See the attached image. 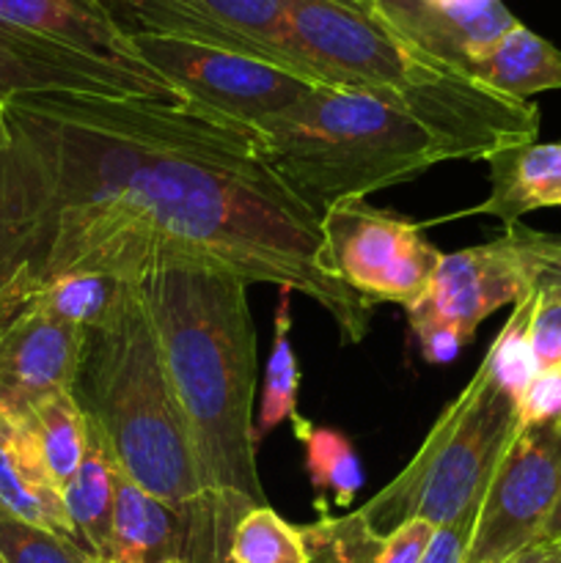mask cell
<instances>
[{
    "label": "cell",
    "mask_w": 561,
    "mask_h": 563,
    "mask_svg": "<svg viewBox=\"0 0 561 563\" xmlns=\"http://www.w3.org/2000/svg\"><path fill=\"white\" fill-rule=\"evenodd\" d=\"M0 143V317L69 273L138 280L160 264L226 267L308 297L344 344L372 306L324 262L319 214L262 143L185 102L16 93Z\"/></svg>",
    "instance_id": "obj_1"
},
{
    "label": "cell",
    "mask_w": 561,
    "mask_h": 563,
    "mask_svg": "<svg viewBox=\"0 0 561 563\" xmlns=\"http://www.w3.org/2000/svg\"><path fill=\"white\" fill-rule=\"evenodd\" d=\"M242 275L212 264L174 262L138 278L170 388L185 416L207 487L256 509L264 487L256 467V324Z\"/></svg>",
    "instance_id": "obj_2"
},
{
    "label": "cell",
    "mask_w": 561,
    "mask_h": 563,
    "mask_svg": "<svg viewBox=\"0 0 561 563\" xmlns=\"http://www.w3.org/2000/svg\"><path fill=\"white\" fill-rule=\"evenodd\" d=\"M72 394L102 429L119 471L148 495L176 509L251 511L204 482L138 280L108 322L86 330Z\"/></svg>",
    "instance_id": "obj_3"
},
{
    "label": "cell",
    "mask_w": 561,
    "mask_h": 563,
    "mask_svg": "<svg viewBox=\"0 0 561 563\" xmlns=\"http://www.w3.org/2000/svg\"><path fill=\"white\" fill-rule=\"evenodd\" d=\"M270 168L322 218L330 207L361 201L416 179L446 152L421 124L369 93L314 86L262 132Z\"/></svg>",
    "instance_id": "obj_4"
},
{
    "label": "cell",
    "mask_w": 561,
    "mask_h": 563,
    "mask_svg": "<svg viewBox=\"0 0 561 563\" xmlns=\"http://www.w3.org/2000/svg\"><path fill=\"white\" fill-rule=\"evenodd\" d=\"M517 429V401L479 363L413 460L355 515L383 537L413 520L432 528L457 520L479 506Z\"/></svg>",
    "instance_id": "obj_5"
},
{
    "label": "cell",
    "mask_w": 561,
    "mask_h": 563,
    "mask_svg": "<svg viewBox=\"0 0 561 563\" xmlns=\"http://www.w3.org/2000/svg\"><path fill=\"white\" fill-rule=\"evenodd\" d=\"M132 47L143 64L179 91L185 104L251 132L258 143L262 132L278 115H284L308 88L319 86L284 66L209 44L135 36Z\"/></svg>",
    "instance_id": "obj_6"
},
{
    "label": "cell",
    "mask_w": 561,
    "mask_h": 563,
    "mask_svg": "<svg viewBox=\"0 0 561 563\" xmlns=\"http://www.w3.org/2000/svg\"><path fill=\"white\" fill-rule=\"evenodd\" d=\"M324 262L369 306L394 302L410 311L421 302L443 253L413 220L361 201L330 207L319 218Z\"/></svg>",
    "instance_id": "obj_7"
},
{
    "label": "cell",
    "mask_w": 561,
    "mask_h": 563,
    "mask_svg": "<svg viewBox=\"0 0 561 563\" xmlns=\"http://www.w3.org/2000/svg\"><path fill=\"white\" fill-rule=\"evenodd\" d=\"M550 240L553 234L512 223L498 240L443 253L427 295L407 311L413 333L443 328L471 344L476 328L490 313L509 302L515 306L537 289Z\"/></svg>",
    "instance_id": "obj_8"
},
{
    "label": "cell",
    "mask_w": 561,
    "mask_h": 563,
    "mask_svg": "<svg viewBox=\"0 0 561 563\" xmlns=\"http://www.w3.org/2000/svg\"><path fill=\"white\" fill-rule=\"evenodd\" d=\"M561 498V421L517 429L482 500L465 563H506L534 544Z\"/></svg>",
    "instance_id": "obj_9"
},
{
    "label": "cell",
    "mask_w": 561,
    "mask_h": 563,
    "mask_svg": "<svg viewBox=\"0 0 561 563\" xmlns=\"http://www.w3.org/2000/svg\"><path fill=\"white\" fill-rule=\"evenodd\" d=\"M97 3L130 42L135 36L179 38V42L253 55L267 64L297 71L284 49L286 0H97Z\"/></svg>",
    "instance_id": "obj_10"
},
{
    "label": "cell",
    "mask_w": 561,
    "mask_h": 563,
    "mask_svg": "<svg viewBox=\"0 0 561 563\" xmlns=\"http://www.w3.org/2000/svg\"><path fill=\"white\" fill-rule=\"evenodd\" d=\"M242 517L229 509H176L132 484L116 482L108 563H229Z\"/></svg>",
    "instance_id": "obj_11"
},
{
    "label": "cell",
    "mask_w": 561,
    "mask_h": 563,
    "mask_svg": "<svg viewBox=\"0 0 561 563\" xmlns=\"http://www.w3.org/2000/svg\"><path fill=\"white\" fill-rule=\"evenodd\" d=\"M86 330L25 302L0 317V418L25 421L42 401L75 390Z\"/></svg>",
    "instance_id": "obj_12"
},
{
    "label": "cell",
    "mask_w": 561,
    "mask_h": 563,
    "mask_svg": "<svg viewBox=\"0 0 561 563\" xmlns=\"http://www.w3.org/2000/svg\"><path fill=\"white\" fill-rule=\"evenodd\" d=\"M374 14L407 47L465 75L520 22L504 0H374Z\"/></svg>",
    "instance_id": "obj_13"
},
{
    "label": "cell",
    "mask_w": 561,
    "mask_h": 563,
    "mask_svg": "<svg viewBox=\"0 0 561 563\" xmlns=\"http://www.w3.org/2000/svg\"><path fill=\"white\" fill-rule=\"evenodd\" d=\"M0 36L64 44L121 64L146 66L97 0H0Z\"/></svg>",
    "instance_id": "obj_14"
},
{
    "label": "cell",
    "mask_w": 561,
    "mask_h": 563,
    "mask_svg": "<svg viewBox=\"0 0 561 563\" xmlns=\"http://www.w3.org/2000/svg\"><path fill=\"white\" fill-rule=\"evenodd\" d=\"M490 196L482 203L443 220L468 218V214H490L504 225L520 223L522 214L537 209L561 207V141L559 143H526V146L504 148L487 159Z\"/></svg>",
    "instance_id": "obj_15"
},
{
    "label": "cell",
    "mask_w": 561,
    "mask_h": 563,
    "mask_svg": "<svg viewBox=\"0 0 561 563\" xmlns=\"http://www.w3.org/2000/svg\"><path fill=\"white\" fill-rule=\"evenodd\" d=\"M0 506L31 526L75 539L64 493L44 467L25 421L0 418ZM80 544V542H77Z\"/></svg>",
    "instance_id": "obj_16"
},
{
    "label": "cell",
    "mask_w": 561,
    "mask_h": 563,
    "mask_svg": "<svg viewBox=\"0 0 561 563\" xmlns=\"http://www.w3.org/2000/svg\"><path fill=\"white\" fill-rule=\"evenodd\" d=\"M435 528L413 520L391 533H374L355 511L344 517H319L300 528L308 563H421Z\"/></svg>",
    "instance_id": "obj_17"
},
{
    "label": "cell",
    "mask_w": 561,
    "mask_h": 563,
    "mask_svg": "<svg viewBox=\"0 0 561 563\" xmlns=\"http://www.w3.org/2000/svg\"><path fill=\"white\" fill-rule=\"evenodd\" d=\"M88 418V416H86ZM119 465L105 440L102 429L88 418V449L82 465L64 487V506L69 515L75 537L82 550L97 561L108 559L110 539H113L116 515V482Z\"/></svg>",
    "instance_id": "obj_18"
},
{
    "label": "cell",
    "mask_w": 561,
    "mask_h": 563,
    "mask_svg": "<svg viewBox=\"0 0 561 563\" xmlns=\"http://www.w3.org/2000/svg\"><path fill=\"white\" fill-rule=\"evenodd\" d=\"M471 77L512 99L561 88V49L522 22L504 33L476 64Z\"/></svg>",
    "instance_id": "obj_19"
},
{
    "label": "cell",
    "mask_w": 561,
    "mask_h": 563,
    "mask_svg": "<svg viewBox=\"0 0 561 563\" xmlns=\"http://www.w3.org/2000/svg\"><path fill=\"white\" fill-rule=\"evenodd\" d=\"M306 451V473L311 482L317 509L328 515L330 506H350L363 487V465L346 434L330 427H314L302 418L295 427Z\"/></svg>",
    "instance_id": "obj_20"
},
{
    "label": "cell",
    "mask_w": 561,
    "mask_h": 563,
    "mask_svg": "<svg viewBox=\"0 0 561 563\" xmlns=\"http://www.w3.org/2000/svg\"><path fill=\"white\" fill-rule=\"evenodd\" d=\"M44 467L64 493L66 484L82 465L88 449V418L75 394H58L42 401L25 418Z\"/></svg>",
    "instance_id": "obj_21"
},
{
    "label": "cell",
    "mask_w": 561,
    "mask_h": 563,
    "mask_svg": "<svg viewBox=\"0 0 561 563\" xmlns=\"http://www.w3.org/2000/svg\"><path fill=\"white\" fill-rule=\"evenodd\" d=\"M292 289H280L278 311H275L273 346H270L267 366H264L262 385V405H258V418L253 421V440L256 445L267 438L273 429L289 421L292 427H300L302 418L297 412V390H300V368H297L295 346H292V313L289 297Z\"/></svg>",
    "instance_id": "obj_22"
},
{
    "label": "cell",
    "mask_w": 561,
    "mask_h": 563,
    "mask_svg": "<svg viewBox=\"0 0 561 563\" xmlns=\"http://www.w3.org/2000/svg\"><path fill=\"white\" fill-rule=\"evenodd\" d=\"M130 284H135V280H121L102 273H69L50 280L25 302H33V306L44 308V311L55 313V317L66 319L77 328L91 330L113 317Z\"/></svg>",
    "instance_id": "obj_23"
},
{
    "label": "cell",
    "mask_w": 561,
    "mask_h": 563,
    "mask_svg": "<svg viewBox=\"0 0 561 563\" xmlns=\"http://www.w3.org/2000/svg\"><path fill=\"white\" fill-rule=\"evenodd\" d=\"M229 563H308L300 528L289 526L267 504L240 520L231 542Z\"/></svg>",
    "instance_id": "obj_24"
},
{
    "label": "cell",
    "mask_w": 561,
    "mask_h": 563,
    "mask_svg": "<svg viewBox=\"0 0 561 563\" xmlns=\"http://www.w3.org/2000/svg\"><path fill=\"white\" fill-rule=\"evenodd\" d=\"M534 302H537V289L531 295H526L522 300L515 302L509 319L501 328L498 339L493 341V346L484 355V366H487L490 377L512 396V399H520L522 390L534 383V377L539 374L537 361H534L531 352V339H528V328H531V313Z\"/></svg>",
    "instance_id": "obj_25"
},
{
    "label": "cell",
    "mask_w": 561,
    "mask_h": 563,
    "mask_svg": "<svg viewBox=\"0 0 561 563\" xmlns=\"http://www.w3.org/2000/svg\"><path fill=\"white\" fill-rule=\"evenodd\" d=\"M0 561L3 563H99L75 539L31 526L0 506Z\"/></svg>",
    "instance_id": "obj_26"
},
{
    "label": "cell",
    "mask_w": 561,
    "mask_h": 563,
    "mask_svg": "<svg viewBox=\"0 0 561 563\" xmlns=\"http://www.w3.org/2000/svg\"><path fill=\"white\" fill-rule=\"evenodd\" d=\"M528 339L539 374H561V295L537 291Z\"/></svg>",
    "instance_id": "obj_27"
},
{
    "label": "cell",
    "mask_w": 561,
    "mask_h": 563,
    "mask_svg": "<svg viewBox=\"0 0 561 563\" xmlns=\"http://www.w3.org/2000/svg\"><path fill=\"white\" fill-rule=\"evenodd\" d=\"M476 509L465 511L457 520L446 522V526H438L429 537L427 548H424L421 563H465L468 548H471L473 526H476Z\"/></svg>",
    "instance_id": "obj_28"
},
{
    "label": "cell",
    "mask_w": 561,
    "mask_h": 563,
    "mask_svg": "<svg viewBox=\"0 0 561 563\" xmlns=\"http://www.w3.org/2000/svg\"><path fill=\"white\" fill-rule=\"evenodd\" d=\"M520 427L561 421V374H537L517 399Z\"/></svg>",
    "instance_id": "obj_29"
},
{
    "label": "cell",
    "mask_w": 561,
    "mask_h": 563,
    "mask_svg": "<svg viewBox=\"0 0 561 563\" xmlns=\"http://www.w3.org/2000/svg\"><path fill=\"white\" fill-rule=\"evenodd\" d=\"M537 291L561 295V234H553V240H550L548 262H544L542 275L537 280Z\"/></svg>",
    "instance_id": "obj_30"
},
{
    "label": "cell",
    "mask_w": 561,
    "mask_h": 563,
    "mask_svg": "<svg viewBox=\"0 0 561 563\" xmlns=\"http://www.w3.org/2000/svg\"><path fill=\"white\" fill-rule=\"evenodd\" d=\"M506 563H561V539H542V542L528 544L522 553Z\"/></svg>",
    "instance_id": "obj_31"
},
{
    "label": "cell",
    "mask_w": 561,
    "mask_h": 563,
    "mask_svg": "<svg viewBox=\"0 0 561 563\" xmlns=\"http://www.w3.org/2000/svg\"><path fill=\"white\" fill-rule=\"evenodd\" d=\"M542 539H561V498H559V504H556L553 515H550L548 522H544V528H542V533H539L537 542H542Z\"/></svg>",
    "instance_id": "obj_32"
},
{
    "label": "cell",
    "mask_w": 561,
    "mask_h": 563,
    "mask_svg": "<svg viewBox=\"0 0 561 563\" xmlns=\"http://www.w3.org/2000/svg\"><path fill=\"white\" fill-rule=\"evenodd\" d=\"M9 137V121H6V99L0 97V143Z\"/></svg>",
    "instance_id": "obj_33"
},
{
    "label": "cell",
    "mask_w": 561,
    "mask_h": 563,
    "mask_svg": "<svg viewBox=\"0 0 561 563\" xmlns=\"http://www.w3.org/2000/svg\"><path fill=\"white\" fill-rule=\"evenodd\" d=\"M99 563H108V561H99Z\"/></svg>",
    "instance_id": "obj_34"
},
{
    "label": "cell",
    "mask_w": 561,
    "mask_h": 563,
    "mask_svg": "<svg viewBox=\"0 0 561 563\" xmlns=\"http://www.w3.org/2000/svg\"><path fill=\"white\" fill-rule=\"evenodd\" d=\"M0 563H3V561H0Z\"/></svg>",
    "instance_id": "obj_35"
}]
</instances>
